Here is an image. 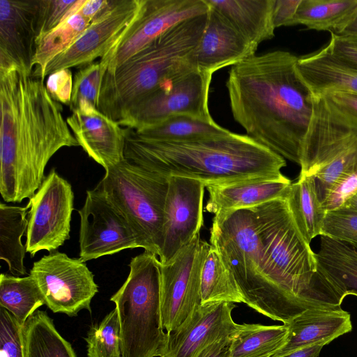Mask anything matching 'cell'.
<instances>
[{
    "label": "cell",
    "mask_w": 357,
    "mask_h": 357,
    "mask_svg": "<svg viewBox=\"0 0 357 357\" xmlns=\"http://www.w3.org/2000/svg\"><path fill=\"white\" fill-rule=\"evenodd\" d=\"M210 244L234 277L245 303L287 324L309 309L342 308L320 280L315 252L286 198L215 215Z\"/></svg>",
    "instance_id": "obj_1"
},
{
    "label": "cell",
    "mask_w": 357,
    "mask_h": 357,
    "mask_svg": "<svg viewBox=\"0 0 357 357\" xmlns=\"http://www.w3.org/2000/svg\"><path fill=\"white\" fill-rule=\"evenodd\" d=\"M0 192L6 202L31 199L50 158L77 146L44 79L17 67H0Z\"/></svg>",
    "instance_id": "obj_2"
},
{
    "label": "cell",
    "mask_w": 357,
    "mask_h": 357,
    "mask_svg": "<svg viewBox=\"0 0 357 357\" xmlns=\"http://www.w3.org/2000/svg\"><path fill=\"white\" fill-rule=\"evenodd\" d=\"M282 50L254 55L229 69L226 87L234 119L248 136L300 165L313 96Z\"/></svg>",
    "instance_id": "obj_3"
},
{
    "label": "cell",
    "mask_w": 357,
    "mask_h": 357,
    "mask_svg": "<svg viewBox=\"0 0 357 357\" xmlns=\"http://www.w3.org/2000/svg\"><path fill=\"white\" fill-rule=\"evenodd\" d=\"M125 159L167 178L202 181L205 187L257 178L280 179L284 158L248 135L194 141L149 140L126 128Z\"/></svg>",
    "instance_id": "obj_4"
},
{
    "label": "cell",
    "mask_w": 357,
    "mask_h": 357,
    "mask_svg": "<svg viewBox=\"0 0 357 357\" xmlns=\"http://www.w3.org/2000/svg\"><path fill=\"white\" fill-rule=\"evenodd\" d=\"M208 13L174 25L111 72L100 77L98 109L119 121L165 81L198 69L194 59Z\"/></svg>",
    "instance_id": "obj_5"
},
{
    "label": "cell",
    "mask_w": 357,
    "mask_h": 357,
    "mask_svg": "<svg viewBox=\"0 0 357 357\" xmlns=\"http://www.w3.org/2000/svg\"><path fill=\"white\" fill-rule=\"evenodd\" d=\"M129 267L126 280L110 298L119 317L121 357H161L167 337L161 316V263L144 250Z\"/></svg>",
    "instance_id": "obj_6"
},
{
    "label": "cell",
    "mask_w": 357,
    "mask_h": 357,
    "mask_svg": "<svg viewBox=\"0 0 357 357\" xmlns=\"http://www.w3.org/2000/svg\"><path fill=\"white\" fill-rule=\"evenodd\" d=\"M169 178L123 160L105 170L95 188L122 212L139 247L159 256L163 245V224Z\"/></svg>",
    "instance_id": "obj_7"
},
{
    "label": "cell",
    "mask_w": 357,
    "mask_h": 357,
    "mask_svg": "<svg viewBox=\"0 0 357 357\" xmlns=\"http://www.w3.org/2000/svg\"><path fill=\"white\" fill-rule=\"evenodd\" d=\"M211 79L212 75L198 69L182 73L162 83L118 122L121 126L139 132L176 115L213 121L208 108Z\"/></svg>",
    "instance_id": "obj_8"
},
{
    "label": "cell",
    "mask_w": 357,
    "mask_h": 357,
    "mask_svg": "<svg viewBox=\"0 0 357 357\" xmlns=\"http://www.w3.org/2000/svg\"><path fill=\"white\" fill-rule=\"evenodd\" d=\"M43 294L45 305L54 313L76 317L91 310L98 291L94 275L85 262L57 250L35 261L30 270Z\"/></svg>",
    "instance_id": "obj_9"
},
{
    "label": "cell",
    "mask_w": 357,
    "mask_h": 357,
    "mask_svg": "<svg viewBox=\"0 0 357 357\" xmlns=\"http://www.w3.org/2000/svg\"><path fill=\"white\" fill-rule=\"evenodd\" d=\"M73 202L70 183L52 169L27 203L25 248L31 257L40 250L54 252L70 238Z\"/></svg>",
    "instance_id": "obj_10"
},
{
    "label": "cell",
    "mask_w": 357,
    "mask_h": 357,
    "mask_svg": "<svg viewBox=\"0 0 357 357\" xmlns=\"http://www.w3.org/2000/svg\"><path fill=\"white\" fill-rule=\"evenodd\" d=\"M210 245L199 234L172 261L161 264V316L167 333L180 326L202 304L201 273Z\"/></svg>",
    "instance_id": "obj_11"
},
{
    "label": "cell",
    "mask_w": 357,
    "mask_h": 357,
    "mask_svg": "<svg viewBox=\"0 0 357 357\" xmlns=\"http://www.w3.org/2000/svg\"><path fill=\"white\" fill-rule=\"evenodd\" d=\"M206 0H145L136 19L100 59V77L111 72L174 25L206 14Z\"/></svg>",
    "instance_id": "obj_12"
},
{
    "label": "cell",
    "mask_w": 357,
    "mask_h": 357,
    "mask_svg": "<svg viewBox=\"0 0 357 357\" xmlns=\"http://www.w3.org/2000/svg\"><path fill=\"white\" fill-rule=\"evenodd\" d=\"M80 217L79 257L86 261L140 248L137 236L122 212L102 192L87 190Z\"/></svg>",
    "instance_id": "obj_13"
},
{
    "label": "cell",
    "mask_w": 357,
    "mask_h": 357,
    "mask_svg": "<svg viewBox=\"0 0 357 357\" xmlns=\"http://www.w3.org/2000/svg\"><path fill=\"white\" fill-rule=\"evenodd\" d=\"M357 146V123L324 95L313 96L311 119L301 154L300 174L313 176Z\"/></svg>",
    "instance_id": "obj_14"
},
{
    "label": "cell",
    "mask_w": 357,
    "mask_h": 357,
    "mask_svg": "<svg viewBox=\"0 0 357 357\" xmlns=\"http://www.w3.org/2000/svg\"><path fill=\"white\" fill-rule=\"evenodd\" d=\"M144 1L109 0L79 38L48 63L45 78L58 70L84 66L102 58L136 19Z\"/></svg>",
    "instance_id": "obj_15"
},
{
    "label": "cell",
    "mask_w": 357,
    "mask_h": 357,
    "mask_svg": "<svg viewBox=\"0 0 357 357\" xmlns=\"http://www.w3.org/2000/svg\"><path fill=\"white\" fill-rule=\"evenodd\" d=\"M204 184L196 179L169 177L165 206L163 245L159 260L169 263L199 234L204 222Z\"/></svg>",
    "instance_id": "obj_16"
},
{
    "label": "cell",
    "mask_w": 357,
    "mask_h": 357,
    "mask_svg": "<svg viewBox=\"0 0 357 357\" xmlns=\"http://www.w3.org/2000/svg\"><path fill=\"white\" fill-rule=\"evenodd\" d=\"M234 307L226 302L201 304L180 326L167 333L161 357H195L209 344L230 337L237 325L231 317Z\"/></svg>",
    "instance_id": "obj_17"
},
{
    "label": "cell",
    "mask_w": 357,
    "mask_h": 357,
    "mask_svg": "<svg viewBox=\"0 0 357 357\" xmlns=\"http://www.w3.org/2000/svg\"><path fill=\"white\" fill-rule=\"evenodd\" d=\"M38 0H0V67L32 73Z\"/></svg>",
    "instance_id": "obj_18"
},
{
    "label": "cell",
    "mask_w": 357,
    "mask_h": 357,
    "mask_svg": "<svg viewBox=\"0 0 357 357\" xmlns=\"http://www.w3.org/2000/svg\"><path fill=\"white\" fill-rule=\"evenodd\" d=\"M66 121L79 146L105 170L125 160L126 128L97 107L81 104Z\"/></svg>",
    "instance_id": "obj_19"
},
{
    "label": "cell",
    "mask_w": 357,
    "mask_h": 357,
    "mask_svg": "<svg viewBox=\"0 0 357 357\" xmlns=\"http://www.w3.org/2000/svg\"><path fill=\"white\" fill-rule=\"evenodd\" d=\"M257 47L210 7L194 59L199 70L213 75L220 69L233 66L255 55Z\"/></svg>",
    "instance_id": "obj_20"
},
{
    "label": "cell",
    "mask_w": 357,
    "mask_h": 357,
    "mask_svg": "<svg viewBox=\"0 0 357 357\" xmlns=\"http://www.w3.org/2000/svg\"><path fill=\"white\" fill-rule=\"evenodd\" d=\"M286 344L270 357H280L319 343L329 344L352 331L350 314L342 308L309 309L286 324Z\"/></svg>",
    "instance_id": "obj_21"
},
{
    "label": "cell",
    "mask_w": 357,
    "mask_h": 357,
    "mask_svg": "<svg viewBox=\"0 0 357 357\" xmlns=\"http://www.w3.org/2000/svg\"><path fill=\"white\" fill-rule=\"evenodd\" d=\"M291 184V181L284 177L280 179L257 178L208 185L205 187L209 195L206 210L216 215L286 198Z\"/></svg>",
    "instance_id": "obj_22"
},
{
    "label": "cell",
    "mask_w": 357,
    "mask_h": 357,
    "mask_svg": "<svg viewBox=\"0 0 357 357\" xmlns=\"http://www.w3.org/2000/svg\"><path fill=\"white\" fill-rule=\"evenodd\" d=\"M315 258L319 278L341 301L349 295L357 296L356 248L320 235Z\"/></svg>",
    "instance_id": "obj_23"
},
{
    "label": "cell",
    "mask_w": 357,
    "mask_h": 357,
    "mask_svg": "<svg viewBox=\"0 0 357 357\" xmlns=\"http://www.w3.org/2000/svg\"><path fill=\"white\" fill-rule=\"evenodd\" d=\"M297 68L313 96L333 91L357 93V70L339 60L326 47L298 57Z\"/></svg>",
    "instance_id": "obj_24"
},
{
    "label": "cell",
    "mask_w": 357,
    "mask_h": 357,
    "mask_svg": "<svg viewBox=\"0 0 357 357\" xmlns=\"http://www.w3.org/2000/svg\"><path fill=\"white\" fill-rule=\"evenodd\" d=\"M248 40L258 45L275 36V0H206Z\"/></svg>",
    "instance_id": "obj_25"
},
{
    "label": "cell",
    "mask_w": 357,
    "mask_h": 357,
    "mask_svg": "<svg viewBox=\"0 0 357 357\" xmlns=\"http://www.w3.org/2000/svg\"><path fill=\"white\" fill-rule=\"evenodd\" d=\"M24 357H77L46 312L36 310L22 326Z\"/></svg>",
    "instance_id": "obj_26"
},
{
    "label": "cell",
    "mask_w": 357,
    "mask_h": 357,
    "mask_svg": "<svg viewBox=\"0 0 357 357\" xmlns=\"http://www.w3.org/2000/svg\"><path fill=\"white\" fill-rule=\"evenodd\" d=\"M288 333L286 324H237L230 337V357H270L286 344Z\"/></svg>",
    "instance_id": "obj_27"
},
{
    "label": "cell",
    "mask_w": 357,
    "mask_h": 357,
    "mask_svg": "<svg viewBox=\"0 0 357 357\" xmlns=\"http://www.w3.org/2000/svg\"><path fill=\"white\" fill-rule=\"evenodd\" d=\"M296 223L305 241L321 235L325 212L321 207L314 176L300 174L286 197Z\"/></svg>",
    "instance_id": "obj_28"
},
{
    "label": "cell",
    "mask_w": 357,
    "mask_h": 357,
    "mask_svg": "<svg viewBox=\"0 0 357 357\" xmlns=\"http://www.w3.org/2000/svg\"><path fill=\"white\" fill-rule=\"evenodd\" d=\"M30 206L0 204V259L6 262L13 275L26 274L24 259L26 252L22 237L26 232Z\"/></svg>",
    "instance_id": "obj_29"
},
{
    "label": "cell",
    "mask_w": 357,
    "mask_h": 357,
    "mask_svg": "<svg viewBox=\"0 0 357 357\" xmlns=\"http://www.w3.org/2000/svg\"><path fill=\"white\" fill-rule=\"evenodd\" d=\"M357 11V0H301L294 25L335 34Z\"/></svg>",
    "instance_id": "obj_30"
},
{
    "label": "cell",
    "mask_w": 357,
    "mask_h": 357,
    "mask_svg": "<svg viewBox=\"0 0 357 357\" xmlns=\"http://www.w3.org/2000/svg\"><path fill=\"white\" fill-rule=\"evenodd\" d=\"M135 132L149 140L184 142L221 137L228 135L230 131L214 120L210 121L189 115H176L158 126Z\"/></svg>",
    "instance_id": "obj_31"
},
{
    "label": "cell",
    "mask_w": 357,
    "mask_h": 357,
    "mask_svg": "<svg viewBox=\"0 0 357 357\" xmlns=\"http://www.w3.org/2000/svg\"><path fill=\"white\" fill-rule=\"evenodd\" d=\"M45 303L36 279L6 273L0 275V306L7 310L22 326L28 317Z\"/></svg>",
    "instance_id": "obj_32"
},
{
    "label": "cell",
    "mask_w": 357,
    "mask_h": 357,
    "mask_svg": "<svg viewBox=\"0 0 357 357\" xmlns=\"http://www.w3.org/2000/svg\"><path fill=\"white\" fill-rule=\"evenodd\" d=\"M201 298L202 304L245 303L234 277L225 266L219 252L211 245L202 268Z\"/></svg>",
    "instance_id": "obj_33"
},
{
    "label": "cell",
    "mask_w": 357,
    "mask_h": 357,
    "mask_svg": "<svg viewBox=\"0 0 357 357\" xmlns=\"http://www.w3.org/2000/svg\"><path fill=\"white\" fill-rule=\"evenodd\" d=\"M89 24L90 22L77 11L59 26L38 39L31 75L45 79L44 73L48 63L70 47Z\"/></svg>",
    "instance_id": "obj_34"
},
{
    "label": "cell",
    "mask_w": 357,
    "mask_h": 357,
    "mask_svg": "<svg viewBox=\"0 0 357 357\" xmlns=\"http://www.w3.org/2000/svg\"><path fill=\"white\" fill-rule=\"evenodd\" d=\"M85 340L88 357H121L120 326L116 308L98 324L90 326Z\"/></svg>",
    "instance_id": "obj_35"
},
{
    "label": "cell",
    "mask_w": 357,
    "mask_h": 357,
    "mask_svg": "<svg viewBox=\"0 0 357 357\" xmlns=\"http://www.w3.org/2000/svg\"><path fill=\"white\" fill-rule=\"evenodd\" d=\"M85 0H38L36 14L37 40L76 13Z\"/></svg>",
    "instance_id": "obj_36"
},
{
    "label": "cell",
    "mask_w": 357,
    "mask_h": 357,
    "mask_svg": "<svg viewBox=\"0 0 357 357\" xmlns=\"http://www.w3.org/2000/svg\"><path fill=\"white\" fill-rule=\"evenodd\" d=\"M100 85V62H93L81 68L73 78L70 109L73 111L85 103L98 108Z\"/></svg>",
    "instance_id": "obj_37"
},
{
    "label": "cell",
    "mask_w": 357,
    "mask_h": 357,
    "mask_svg": "<svg viewBox=\"0 0 357 357\" xmlns=\"http://www.w3.org/2000/svg\"><path fill=\"white\" fill-rule=\"evenodd\" d=\"M321 235L357 249V211L342 207L326 212Z\"/></svg>",
    "instance_id": "obj_38"
},
{
    "label": "cell",
    "mask_w": 357,
    "mask_h": 357,
    "mask_svg": "<svg viewBox=\"0 0 357 357\" xmlns=\"http://www.w3.org/2000/svg\"><path fill=\"white\" fill-rule=\"evenodd\" d=\"M357 166V146L321 168L313 176L320 203L344 175Z\"/></svg>",
    "instance_id": "obj_39"
},
{
    "label": "cell",
    "mask_w": 357,
    "mask_h": 357,
    "mask_svg": "<svg viewBox=\"0 0 357 357\" xmlns=\"http://www.w3.org/2000/svg\"><path fill=\"white\" fill-rule=\"evenodd\" d=\"M0 357H24L22 326L0 306Z\"/></svg>",
    "instance_id": "obj_40"
},
{
    "label": "cell",
    "mask_w": 357,
    "mask_h": 357,
    "mask_svg": "<svg viewBox=\"0 0 357 357\" xmlns=\"http://www.w3.org/2000/svg\"><path fill=\"white\" fill-rule=\"evenodd\" d=\"M356 194H357V166L340 179L332 188L321 203V207L325 213L342 208Z\"/></svg>",
    "instance_id": "obj_41"
},
{
    "label": "cell",
    "mask_w": 357,
    "mask_h": 357,
    "mask_svg": "<svg viewBox=\"0 0 357 357\" xmlns=\"http://www.w3.org/2000/svg\"><path fill=\"white\" fill-rule=\"evenodd\" d=\"M73 84L71 70L62 69L49 75L46 88L55 101L70 106Z\"/></svg>",
    "instance_id": "obj_42"
},
{
    "label": "cell",
    "mask_w": 357,
    "mask_h": 357,
    "mask_svg": "<svg viewBox=\"0 0 357 357\" xmlns=\"http://www.w3.org/2000/svg\"><path fill=\"white\" fill-rule=\"evenodd\" d=\"M326 47L339 60L357 70V36L331 33V40Z\"/></svg>",
    "instance_id": "obj_43"
},
{
    "label": "cell",
    "mask_w": 357,
    "mask_h": 357,
    "mask_svg": "<svg viewBox=\"0 0 357 357\" xmlns=\"http://www.w3.org/2000/svg\"><path fill=\"white\" fill-rule=\"evenodd\" d=\"M301 0H275L273 20L275 28L294 25V17Z\"/></svg>",
    "instance_id": "obj_44"
},
{
    "label": "cell",
    "mask_w": 357,
    "mask_h": 357,
    "mask_svg": "<svg viewBox=\"0 0 357 357\" xmlns=\"http://www.w3.org/2000/svg\"><path fill=\"white\" fill-rule=\"evenodd\" d=\"M324 96L340 112L357 123V93L333 91Z\"/></svg>",
    "instance_id": "obj_45"
},
{
    "label": "cell",
    "mask_w": 357,
    "mask_h": 357,
    "mask_svg": "<svg viewBox=\"0 0 357 357\" xmlns=\"http://www.w3.org/2000/svg\"><path fill=\"white\" fill-rule=\"evenodd\" d=\"M230 337H225L209 344L195 357H230Z\"/></svg>",
    "instance_id": "obj_46"
},
{
    "label": "cell",
    "mask_w": 357,
    "mask_h": 357,
    "mask_svg": "<svg viewBox=\"0 0 357 357\" xmlns=\"http://www.w3.org/2000/svg\"><path fill=\"white\" fill-rule=\"evenodd\" d=\"M109 0H85L78 12L90 23L108 5Z\"/></svg>",
    "instance_id": "obj_47"
},
{
    "label": "cell",
    "mask_w": 357,
    "mask_h": 357,
    "mask_svg": "<svg viewBox=\"0 0 357 357\" xmlns=\"http://www.w3.org/2000/svg\"><path fill=\"white\" fill-rule=\"evenodd\" d=\"M325 343H319L307 347L280 357H318Z\"/></svg>",
    "instance_id": "obj_48"
},
{
    "label": "cell",
    "mask_w": 357,
    "mask_h": 357,
    "mask_svg": "<svg viewBox=\"0 0 357 357\" xmlns=\"http://www.w3.org/2000/svg\"><path fill=\"white\" fill-rule=\"evenodd\" d=\"M335 35L343 36H357V11L335 33Z\"/></svg>",
    "instance_id": "obj_49"
},
{
    "label": "cell",
    "mask_w": 357,
    "mask_h": 357,
    "mask_svg": "<svg viewBox=\"0 0 357 357\" xmlns=\"http://www.w3.org/2000/svg\"><path fill=\"white\" fill-rule=\"evenodd\" d=\"M342 207L357 211V194L349 199Z\"/></svg>",
    "instance_id": "obj_50"
}]
</instances>
